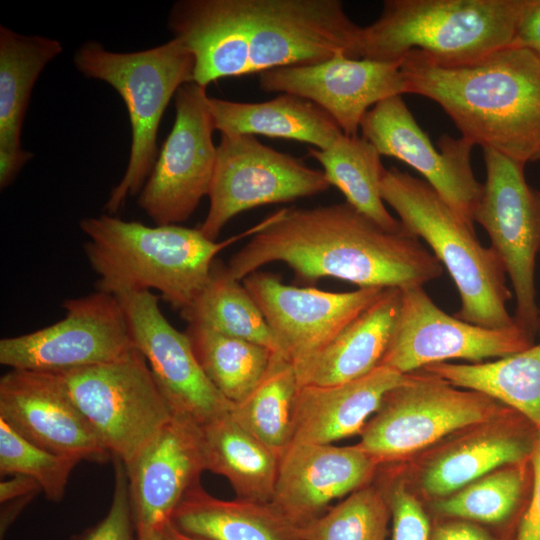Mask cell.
<instances>
[{
	"mask_svg": "<svg viewBox=\"0 0 540 540\" xmlns=\"http://www.w3.org/2000/svg\"><path fill=\"white\" fill-rule=\"evenodd\" d=\"M125 469L136 531H162L206 471L201 425L173 414Z\"/></svg>",
	"mask_w": 540,
	"mask_h": 540,
	"instance_id": "cell-20",
	"label": "cell"
},
{
	"mask_svg": "<svg viewBox=\"0 0 540 540\" xmlns=\"http://www.w3.org/2000/svg\"><path fill=\"white\" fill-rule=\"evenodd\" d=\"M299 387L291 361L274 353L264 376L230 411L246 431L279 456L292 441L293 409Z\"/></svg>",
	"mask_w": 540,
	"mask_h": 540,
	"instance_id": "cell-33",
	"label": "cell"
},
{
	"mask_svg": "<svg viewBox=\"0 0 540 540\" xmlns=\"http://www.w3.org/2000/svg\"><path fill=\"white\" fill-rule=\"evenodd\" d=\"M227 265L215 260L209 280L180 316L187 324L248 340L279 353V346L259 307Z\"/></svg>",
	"mask_w": 540,
	"mask_h": 540,
	"instance_id": "cell-31",
	"label": "cell"
},
{
	"mask_svg": "<svg viewBox=\"0 0 540 540\" xmlns=\"http://www.w3.org/2000/svg\"><path fill=\"white\" fill-rule=\"evenodd\" d=\"M407 93L436 102L461 137L522 164L540 161V57L509 46L459 65L402 58Z\"/></svg>",
	"mask_w": 540,
	"mask_h": 540,
	"instance_id": "cell-3",
	"label": "cell"
},
{
	"mask_svg": "<svg viewBox=\"0 0 540 540\" xmlns=\"http://www.w3.org/2000/svg\"><path fill=\"white\" fill-rule=\"evenodd\" d=\"M136 533V540H165L160 530L142 529Z\"/></svg>",
	"mask_w": 540,
	"mask_h": 540,
	"instance_id": "cell-44",
	"label": "cell"
},
{
	"mask_svg": "<svg viewBox=\"0 0 540 540\" xmlns=\"http://www.w3.org/2000/svg\"><path fill=\"white\" fill-rule=\"evenodd\" d=\"M264 316L281 354L298 367L324 349L386 288L331 292L284 284L270 272L242 280Z\"/></svg>",
	"mask_w": 540,
	"mask_h": 540,
	"instance_id": "cell-17",
	"label": "cell"
},
{
	"mask_svg": "<svg viewBox=\"0 0 540 540\" xmlns=\"http://www.w3.org/2000/svg\"><path fill=\"white\" fill-rule=\"evenodd\" d=\"M507 413L496 427L473 434L434 458L422 476L424 491L443 498L502 467L529 462L539 430L518 412Z\"/></svg>",
	"mask_w": 540,
	"mask_h": 540,
	"instance_id": "cell-23",
	"label": "cell"
},
{
	"mask_svg": "<svg viewBox=\"0 0 540 540\" xmlns=\"http://www.w3.org/2000/svg\"><path fill=\"white\" fill-rule=\"evenodd\" d=\"M378 465L357 445L291 443L280 456L271 503L302 527L367 485Z\"/></svg>",
	"mask_w": 540,
	"mask_h": 540,
	"instance_id": "cell-21",
	"label": "cell"
},
{
	"mask_svg": "<svg viewBox=\"0 0 540 540\" xmlns=\"http://www.w3.org/2000/svg\"><path fill=\"white\" fill-rule=\"evenodd\" d=\"M0 418L49 452L100 464L113 460L70 399L58 373L11 369L4 374Z\"/></svg>",
	"mask_w": 540,
	"mask_h": 540,
	"instance_id": "cell-19",
	"label": "cell"
},
{
	"mask_svg": "<svg viewBox=\"0 0 540 540\" xmlns=\"http://www.w3.org/2000/svg\"><path fill=\"white\" fill-rule=\"evenodd\" d=\"M518 326L493 329L474 325L445 313L423 286L401 289L394 329L380 362L402 374L450 359L479 363L503 358L532 346Z\"/></svg>",
	"mask_w": 540,
	"mask_h": 540,
	"instance_id": "cell-14",
	"label": "cell"
},
{
	"mask_svg": "<svg viewBox=\"0 0 540 540\" xmlns=\"http://www.w3.org/2000/svg\"><path fill=\"white\" fill-rule=\"evenodd\" d=\"M510 409L426 371L410 373L384 396L357 446L378 464L397 460L456 430L493 421Z\"/></svg>",
	"mask_w": 540,
	"mask_h": 540,
	"instance_id": "cell-9",
	"label": "cell"
},
{
	"mask_svg": "<svg viewBox=\"0 0 540 540\" xmlns=\"http://www.w3.org/2000/svg\"><path fill=\"white\" fill-rule=\"evenodd\" d=\"M536 0H385L380 16L361 27L358 59L401 60L416 52L459 65L512 46Z\"/></svg>",
	"mask_w": 540,
	"mask_h": 540,
	"instance_id": "cell-5",
	"label": "cell"
},
{
	"mask_svg": "<svg viewBox=\"0 0 540 540\" xmlns=\"http://www.w3.org/2000/svg\"><path fill=\"white\" fill-rule=\"evenodd\" d=\"M270 217L225 240H211L199 228L178 224L147 226L103 214L84 218L87 260L99 276L97 290H157L173 309L187 308L209 280L216 256L265 227Z\"/></svg>",
	"mask_w": 540,
	"mask_h": 540,
	"instance_id": "cell-4",
	"label": "cell"
},
{
	"mask_svg": "<svg viewBox=\"0 0 540 540\" xmlns=\"http://www.w3.org/2000/svg\"><path fill=\"white\" fill-rule=\"evenodd\" d=\"M308 155L318 161L330 185L337 187L346 202L383 228H402L386 209L380 193L385 172L381 155L362 136L342 135L326 149L308 148Z\"/></svg>",
	"mask_w": 540,
	"mask_h": 540,
	"instance_id": "cell-30",
	"label": "cell"
},
{
	"mask_svg": "<svg viewBox=\"0 0 540 540\" xmlns=\"http://www.w3.org/2000/svg\"><path fill=\"white\" fill-rule=\"evenodd\" d=\"M58 374L103 447L125 466L173 415L137 348L112 362Z\"/></svg>",
	"mask_w": 540,
	"mask_h": 540,
	"instance_id": "cell-8",
	"label": "cell"
},
{
	"mask_svg": "<svg viewBox=\"0 0 540 540\" xmlns=\"http://www.w3.org/2000/svg\"><path fill=\"white\" fill-rule=\"evenodd\" d=\"M135 347L145 357L173 414L199 425L227 414L233 403L211 383L201 368L190 340L163 315L159 297L151 291H119Z\"/></svg>",
	"mask_w": 540,
	"mask_h": 540,
	"instance_id": "cell-16",
	"label": "cell"
},
{
	"mask_svg": "<svg viewBox=\"0 0 540 540\" xmlns=\"http://www.w3.org/2000/svg\"><path fill=\"white\" fill-rule=\"evenodd\" d=\"M361 27L339 0H180L168 29L194 57L193 81L357 57Z\"/></svg>",
	"mask_w": 540,
	"mask_h": 540,
	"instance_id": "cell-1",
	"label": "cell"
},
{
	"mask_svg": "<svg viewBox=\"0 0 540 540\" xmlns=\"http://www.w3.org/2000/svg\"><path fill=\"white\" fill-rule=\"evenodd\" d=\"M486 180L474 213L509 276L515 324L534 340L539 331L535 266L540 253V191L526 181L525 164L483 148Z\"/></svg>",
	"mask_w": 540,
	"mask_h": 540,
	"instance_id": "cell-10",
	"label": "cell"
},
{
	"mask_svg": "<svg viewBox=\"0 0 540 540\" xmlns=\"http://www.w3.org/2000/svg\"><path fill=\"white\" fill-rule=\"evenodd\" d=\"M360 131L381 156L396 158L423 175L460 219L474 229V213L483 184L477 181L472 170V143L444 134L436 148L402 95L387 98L369 109L361 121Z\"/></svg>",
	"mask_w": 540,
	"mask_h": 540,
	"instance_id": "cell-15",
	"label": "cell"
},
{
	"mask_svg": "<svg viewBox=\"0 0 540 540\" xmlns=\"http://www.w3.org/2000/svg\"><path fill=\"white\" fill-rule=\"evenodd\" d=\"M531 460L502 467L440 498L436 510L444 515L484 523H499L511 517L532 485Z\"/></svg>",
	"mask_w": 540,
	"mask_h": 540,
	"instance_id": "cell-34",
	"label": "cell"
},
{
	"mask_svg": "<svg viewBox=\"0 0 540 540\" xmlns=\"http://www.w3.org/2000/svg\"><path fill=\"white\" fill-rule=\"evenodd\" d=\"M78 71L111 85L122 97L131 125L127 168L105 203L115 214L129 195L139 194L156 162L157 134L162 116L178 89L193 82L194 57L172 38L137 52H112L95 41L84 43L74 55Z\"/></svg>",
	"mask_w": 540,
	"mask_h": 540,
	"instance_id": "cell-7",
	"label": "cell"
},
{
	"mask_svg": "<svg viewBox=\"0 0 540 540\" xmlns=\"http://www.w3.org/2000/svg\"><path fill=\"white\" fill-rule=\"evenodd\" d=\"M512 46L528 49L540 57V0L524 17Z\"/></svg>",
	"mask_w": 540,
	"mask_h": 540,
	"instance_id": "cell-40",
	"label": "cell"
},
{
	"mask_svg": "<svg viewBox=\"0 0 540 540\" xmlns=\"http://www.w3.org/2000/svg\"><path fill=\"white\" fill-rule=\"evenodd\" d=\"M390 517L388 498L365 485L300 527V535L302 540H386Z\"/></svg>",
	"mask_w": 540,
	"mask_h": 540,
	"instance_id": "cell-35",
	"label": "cell"
},
{
	"mask_svg": "<svg viewBox=\"0 0 540 540\" xmlns=\"http://www.w3.org/2000/svg\"><path fill=\"white\" fill-rule=\"evenodd\" d=\"M170 522L203 540H302L300 527L271 502L219 499L200 483L185 494Z\"/></svg>",
	"mask_w": 540,
	"mask_h": 540,
	"instance_id": "cell-27",
	"label": "cell"
},
{
	"mask_svg": "<svg viewBox=\"0 0 540 540\" xmlns=\"http://www.w3.org/2000/svg\"><path fill=\"white\" fill-rule=\"evenodd\" d=\"M431 540H493L482 529L467 522H450L438 526Z\"/></svg>",
	"mask_w": 540,
	"mask_h": 540,
	"instance_id": "cell-41",
	"label": "cell"
},
{
	"mask_svg": "<svg viewBox=\"0 0 540 540\" xmlns=\"http://www.w3.org/2000/svg\"><path fill=\"white\" fill-rule=\"evenodd\" d=\"M401 60L352 59L343 55L310 64L264 71L259 87L264 92L287 93L323 109L346 136H356L369 109L407 93Z\"/></svg>",
	"mask_w": 540,
	"mask_h": 540,
	"instance_id": "cell-18",
	"label": "cell"
},
{
	"mask_svg": "<svg viewBox=\"0 0 540 540\" xmlns=\"http://www.w3.org/2000/svg\"><path fill=\"white\" fill-rule=\"evenodd\" d=\"M531 457L532 486L515 540H540V429Z\"/></svg>",
	"mask_w": 540,
	"mask_h": 540,
	"instance_id": "cell-39",
	"label": "cell"
},
{
	"mask_svg": "<svg viewBox=\"0 0 540 540\" xmlns=\"http://www.w3.org/2000/svg\"><path fill=\"white\" fill-rule=\"evenodd\" d=\"M185 333L208 379L233 404L258 384L275 353L260 344L200 325L187 324Z\"/></svg>",
	"mask_w": 540,
	"mask_h": 540,
	"instance_id": "cell-32",
	"label": "cell"
},
{
	"mask_svg": "<svg viewBox=\"0 0 540 540\" xmlns=\"http://www.w3.org/2000/svg\"><path fill=\"white\" fill-rule=\"evenodd\" d=\"M408 374L379 365L357 379L334 385H299L291 443L333 444L361 433L384 396ZM290 443V444H291Z\"/></svg>",
	"mask_w": 540,
	"mask_h": 540,
	"instance_id": "cell-22",
	"label": "cell"
},
{
	"mask_svg": "<svg viewBox=\"0 0 540 540\" xmlns=\"http://www.w3.org/2000/svg\"><path fill=\"white\" fill-rule=\"evenodd\" d=\"M206 87L195 82L175 94V121L138 197L156 225L180 224L194 213L212 183L217 146Z\"/></svg>",
	"mask_w": 540,
	"mask_h": 540,
	"instance_id": "cell-13",
	"label": "cell"
},
{
	"mask_svg": "<svg viewBox=\"0 0 540 540\" xmlns=\"http://www.w3.org/2000/svg\"><path fill=\"white\" fill-rule=\"evenodd\" d=\"M114 491L106 516L73 540H136L128 479L123 462L114 458Z\"/></svg>",
	"mask_w": 540,
	"mask_h": 540,
	"instance_id": "cell-37",
	"label": "cell"
},
{
	"mask_svg": "<svg viewBox=\"0 0 540 540\" xmlns=\"http://www.w3.org/2000/svg\"><path fill=\"white\" fill-rule=\"evenodd\" d=\"M201 428L206 471L223 476L237 498L271 502L280 456L240 426L230 412Z\"/></svg>",
	"mask_w": 540,
	"mask_h": 540,
	"instance_id": "cell-28",
	"label": "cell"
},
{
	"mask_svg": "<svg viewBox=\"0 0 540 540\" xmlns=\"http://www.w3.org/2000/svg\"><path fill=\"white\" fill-rule=\"evenodd\" d=\"M81 461L49 452L26 440L0 418V473L35 480L47 499L59 502Z\"/></svg>",
	"mask_w": 540,
	"mask_h": 540,
	"instance_id": "cell-36",
	"label": "cell"
},
{
	"mask_svg": "<svg viewBox=\"0 0 540 540\" xmlns=\"http://www.w3.org/2000/svg\"><path fill=\"white\" fill-rule=\"evenodd\" d=\"M215 130L221 134L263 135L308 143L326 149L342 135L336 122L319 106L282 93L264 102L208 98Z\"/></svg>",
	"mask_w": 540,
	"mask_h": 540,
	"instance_id": "cell-26",
	"label": "cell"
},
{
	"mask_svg": "<svg viewBox=\"0 0 540 540\" xmlns=\"http://www.w3.org/2000/svg\"><path fill=\"white\" fill-rule=\"evenodd\" d=\"M400 302L401 289L386 288L324 349L294 367L298 384H339L362 377L378 367L388 347Z\"/></svg>",
	"mask_w": 540,
	"mask_h": 540,
	"instance_id": "cell-25",
	"label": "cell"
},
{
	"mask_svg": "<svg viewBox=\"0 0 540 540\" xmlns=\"http://www.w3.org/2000/svg\"><path fill=\"white\" fill-rule=\"evenodd\" d=\"M540 191V190H539ZM539 331H540V320H539Z\"/></svg>",
	"mask_w": 540,
	"mask_h": 540,
	"instance_id": "cell-45",
	"label": "cell"
},
{
	"mask_svg": "<svg viewBox=\"0 0 540 540\" xmlns=\"http://www.w3.org/2000/svg\"><path fill=\"white\" fill-rule=\"evenodd\" d=\"M162 534L165 540H203L183 533L171 522H168L164 526L162 529Z\"/></svg>",
	"mask_w": 540,
	"mask_h": 540,
	"instance_id": "cell-43",
	"label": "cell"
},
{
	"mask_svg": "<svg viewBox=\"0 0 540 540\" xmlns=\"http://www.w3.org/2000/svg\"><path fill=\"white\" fill-rule=\"evenodd\" d=\"M321 170L269 147L253 135L221 134L200 231L211 240L236 215L268 204L320 194L330 188Z\"/></svg>",
	"mask_w": 540,
	"mask_h": 540,
	"instance_id": "cell-11",
	"label": "cell"
},
{
	"mask_svg": "<svg viewBox=\"0 0 540 540\" xmlns=\"http://www.w3.org/2000/svg\"><path fill=\"white\" fill-rule=\"evenodd\" d=\"M387 498L392 517L391 540H429L428 518L404 484H396Z\"/></svg>",
	"mask_w": 540,
	"mask_h": 540,
	"instance_id": "cell-38",
	"label": "cell"
},
{
	"mask_svg": "<svg viewBox=\"0 0 540 540\" xmlns=\"http://www.w3.org/2000/svg\"><path fill=\"white\" fill-rule=\"evenodd\" d=\"M282 262L305 281L335 278L362 287L408 288L440 278L443 265L403 226L383 228L349 203L283 208L230 258L242 281Z\"/></svg>",
	"mask_w": 540,
	"mask_h": 540,
	"instance_id": "cell-2",
	"label": "cell"
},
{
	"mask_svg": "<svg viewBox=\"0 0 540 540\" xmlns=\"http://www.w3.org/2000/svg\"><path fill=\"white\" fill-rule=\"evenodd\" d=\"M62 44L40 35L0 27V187L9 186L33 154L22 149L21 132L32 89Z\"/></svg>",
	"mask_w": 540,
	"mask_h": 540,
	"instance_id": "cell-24",
	"label": "cell"
},
{
	"mask_svg": "<svg viewBox=\"0 0 540 540\" xmlns=\"http://www.w3.org/2000/svg\"><path fill=\"white\" fill-rule=\"evenodd\" d=\"M380 193L402 226L421 237L447 269L461 299L455 317L486 328L517 326L506 306L511 292L502 260L425 180L391 167L383 174Z\"/></svg>",
	"mask_w": 540,
	"mask_h": 540,
	"instance_id": "cell-6",
	"label": "cell"
},
{
	"mask_svg": "<svg viewBox=\"0 0 540 540\" xmlns=\"http://www.w3.org/2000/svg\"><path fill=\"white\" fill-rule=\"evenodd\" d=\"M41 491L35 480L22 475H12L10 479L0 483V502L4 504L23 497L36 496Z\"/></svg>",
	"mask_w": 540,
	"mask_h": 540,
	"instance_id": "cell-42",
	"label": "cell"
},
{
	"mask_svg": "<svg viewBox=\"0 0 540 540\" xmlns=\"http://www.w3.org/2000/svg\"><path fill=\"white\" fill-rule=\"evenodd\" d=\"M422 370L453 386L488 395L540 429V343L491 362H442Z\"/></svg>",
	"mask_w": 540,
	"mask_h": 540,
	"instance_id": "cell-29",
	"label": "cell"
},
{
	"mask_svg": "<svg viewBox=\"0 0 540 540\" xmlns=\"http://www.w3.org/2000/svg\"><path fill=\"white\" fill-rule=\"evenodd\" d=\"M62 307L60 321L1 339L0 363L17 370L62 373L115 361L136 348L113 294L97 290L67 299Z\"/></svg>",
	"mask_w": 540,
	"mask_h": 540,
	"instance_id": "cell-12",
	"label": "cell"
}]
</instances>
